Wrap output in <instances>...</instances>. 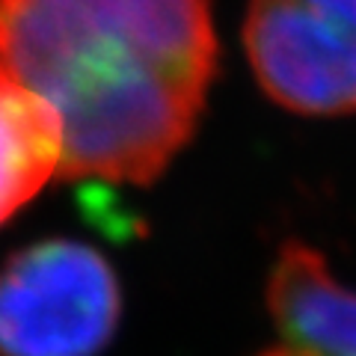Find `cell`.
Segmentation results:
<instances>
[{
	"mask_svg": "<svg viewBox=\"0 0 356 356\" xmlns=\"http://www.w3.org/2000/svg\"><path fill=\"white\" fill-rule=\"evenodd\" d=\"M208 0H0V74L63 128V178L152 184L205 113Z\"/></svg>",
	"mask_w": 356,
	"mask_h": 356,
	"instance_id": "cell-1",
	"label": "cell"
},
{
	"mask_svg": "<svg viewBox=\"0 0 356 356\" xmlns=\"http://www.w3.org/2000/svg\"><path fill=\"white\" fill-rule=\"evenodd\" d=\"M119 318V276L83 241L44 238L0 267V356H98Z\"/></svg>",
	"mask_w": 356,
	"mask_h": 356,
	"instance_id": "cell-2",
	"label": "cell"
},
{
	"mask_svg": "<svg viewBox=\"0 0 356 356\" xmlns=\"http://www.w3.org/2000/svg\"><path fill=\"white\" fill-rule=\"evenodd\" d=\"M243 48L261 92L288 113H356V0H250Z\"/></svg>",
	"mask_w": 356,
	"mask_h": 356,
	"instance_id": "cell-3",
	"label": "cell"
},
{
	"mask_svg": "<svg viewBox=\"0 0 356 356\" xmlns=\"http://www.w3.org/2000/svg\"><path fill=\"white\" fill-rule=\"evenodd\" d=\"M276 341L259 356H356V291L303 241H285L264 285Z\"/></svg>",
	"mask_w": 356,
	"mask_h": 356,
	"instance_id": "cell-4",
	"label": "cell"
},
{
	"mask_svg": "<svg viewBox=\"0 0 356 356\" xmlns=\"http://www.w3.org/2000/svg\"><path fill=\"white\" fill-rule=\"evenodd\" d=\"M63 128L30 89L0 74V226L60 175Z\"/></svg>",
	"mask_w": 356,
	"mask_h": 356,
	"instance_id": "cell-5",
	"label": "cell"
}]
</instances>
